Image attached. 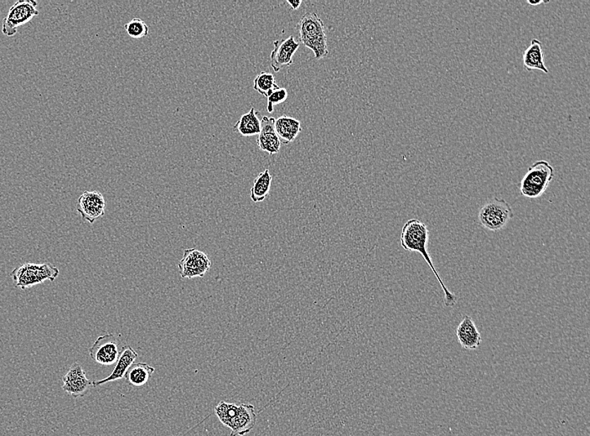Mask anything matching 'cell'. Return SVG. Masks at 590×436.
<instances>
[{"mask_svg": "<svg viewBox=\"0 0 590 436\" xmlns=\"http://www.w3.org/2000/svg\"><path fill=\"white\" fill-rule=\"evenodd\" d=\"M428 240L429 230L424 222L418 219H410L402 226L400 238L402 247L406 251L419 253L422 255L424 260L427 262L429 268L433 271V274L435 275L442 292L445 293L444 303L445 306L453 307L457 303L458 298L445 286L435 265H433L431 256L428 253Z\"/></svg>", "mask_w": 590, "mask_h": 436, "instance_id": "obj_1", "label": "cell"}, {"mask_svg": "<svg viewBox=\"0 0 590 436\" xmlns=\"http://www.w3.org/2000/svg\"><path fill=\"white\" fill-rule=\"evenodd\" d=\"M215 413L223 425L231 430V436H243L251 431L257 422L253 404L221 401L215 407Z\"/></svg>", "mask_w": 590, "mask_h": 436, "instance_id": "obj_2", "label": "cell"}, {"mask_svg": "<svg viewBox=\"0 0 590 436\" xmlns=\"http://www.w3.org/2000/svg\"><path fill=\"white\" fill-rule=\"evenodd\" d=\"M299 41L314 52L317 60L329 54L327 35L323 20L315 13L308 12L297 24Z\"/></svg>", "mask_w": 590, "mask_h": 436, "instance_id": "obj_3", "label": "cell"}, {"mask_svg": "<svg viewBox=\"0 0 590 436\" xmlns=\"http://www.w3.org/2000/svg\"><path fill=\"white\" fill-rule=\"evenodd\" d=\"M59 274L60 270L50 262H44V264L27 262V264L17 267L10 275L16 287L25 290V289L42 284L47 280L53 282Z\"/></svg>", "mask_w": 590, "mask_h": 436, "instance_id": "obj_4", "label": "cell"}, {"mask_svg": "<svg viewBox=\"0 0 590 436\" xmlns=\"http://www.w3.org/2000/svg\"><path fill=\"white\" fill-rule=\"evenodd\" d=\"M554 178V169L547 160L531 164L522 177L520 190L523 197L536 199L543 195Z\"/></svg>", "mask_w": 590, "mask_h": 436, "instance_id": "obj_5", "label": "cell"}, {"mask_svg": "<svg viewBox=\"0 0 590 436\" xmlns=\"http://www.w3.org/2000/svg\"><path fill=\"white\" fill-rule=\"evenodd\" d=\"M514 212L506 200L494 198L483 205L478 213L479 224L487 230L498 232L506 228Z\"/></svg>", "mask_w": 590, "mask_h": 436, "instance_id": "obj_6", "label": "cell"}, {"mask_svg": "<svg viewBox=\"0 0 590 436\" xmlns=\"http://www.w3.org/2000/svg\"><path fill=\"white\" fill-rule=\"evenodd\" d=\"M38 2L35 0H19L13 4L8 14L4 18L2 33L8 37H13L18 29L39 16Z\"/></svg>", "mask_w": 590, "mask_h": 436, "instance_id": "obj_7", "label": "cell"}, {"mask_svg": "<svg viewBox=\"0 0 590 436\" xmlns=\"http://www.w3.org/2000/svg\"><path fill=\"white\" fill-rule=\"evenodd\" d=\"M211 266L212 262L205 253L196 248H187L178 268L182 279H194L204 277Z\"/></svg>", "mask_w": 590, "mask_h": 436, "instance_id": "obj_8", "label": "cell"}, {"mask_svg": "<svg viewBox=\"0 0 590 436\" xmlns=\"http://www.w3.org/2000/svg\"><path fill=\"white\" fill-rule=\"evenodd\" d=\"M119 344L117 337L112 333H107L97 338L88 349V353L94 362L104 366H110L117 362L119 358Z\"/></svg>", "mask_w": 590, "mask_h": 436, "instance_id": "obj_9", "label": "cell"}, {"mask_svg": "<svg viewBox=\"0 0 590 436\" xmlns=\"http://www.w3.org/2000/svg\"><path fill=\"white\" fill-rule=\"evenodd\" d=\"M106 202L104 195L100 191H84L80 195L77 205V211L83 220L94 224L98 218L104 216Z\"/></svg>", "mask_w": 590, "mask_h": 436, "instance_id": "obj_10", "label": "cell"}, {"mask_svg": "<svg viewBox=\"0 0 590 436\" xmlns=\"http://www.w3.org/2000/svg\"><path fill=\"white\" fill-rule=\"evenodd\" d=\"M62 389L75 399L83 397L93 387V382L87 377L86 373L78 363H74L62 377Z\"/></svg>", "mask_w": 590, "mask_h": 436, "instance_id": "obj_11", "label": "cell"}, {"mask_svg": "<svg viewBox=\"0 0 590 436\" xmlns=\"http://www.w3.org/2000/svg\"><path fill=\"white\" fill-rule=\"evenodd\" d=\"M299 48V42L295 41L293 35L286 39L278 40L274 42V50L270 55L271 66L275 73L284 66L293 64V57Z\"/></svg>", "mask_w": 590, "mask_h": 436, "instance_id": "obj_12", "label": "cell"}, {"mask_svg": "<svg viewBox=\"0 0 590 436\" xmlns=\"http://www.w3.org/2000/svg\"><path fill=\"white\" fill-rule=\"evenodd\" d=\"M275 121L274 118L263 117L261 131L257 140L259 150L270 155L278 154L281 148V142L275 131Z\"/></svg>", "mask_w": 590, "mask_h": 436, "instance_id": "obj_13", "label": "cell"}, {"mask_svg": "<svg viewBox=\"0 0 590 436\" xmlns=\"http://www.w3.org/2000/svg\"><path fill=\"white\" fill-rule=\"evenodd\" d=\"M459 344L466 350H476L480 348L482 342V337L476 327L475 322L469 315H464L456 329Z\"/></svg>", "mask_w": 590, "mask_h": 436, "instance_id": "obj_14", "label": "cell"}, {"mask_svg": "<svg viewBox=\"0 0 590 436\" xmlns=\"http://www.w3.org/2000/svg\"><path fill=\"white\" fill-rule=\"evenodd\" d=\"M137 358V351L134 350L131 346H124L119 353V358L117 362H116V366L113 373H112L109 377L104 378V380L92 381L93 387H97L107 384V382L122 380V378L125 376V373L128 371V369L131 368V365L134 363V361H136Z\"/></svg>", "mask_w": 590, "mask_h": 436, "instance_id": "obj_15", "label": "cell"}, {"mask_svg": "<svg viewBox=\"0 0 590 436\" xmlns=\"http://www.w3.org/2000/svg\"><path fill=\"white\" fill-rule=\"evenodd\" d=\"M522 60L527 71L538 70L543 73H549L545 65L543 44L538 39L531 40L530 46L523 53Z\"/></svg>", "mask_w": 590, "mask_h": 436, "instance_id": "obj_16", "label": "cell"}, {"mask_svg": "<svg viewBox=\"0 0 590 436\" xmlns=\"http://www.w3.org/2000/svg\"><path fill=\"white\" fill-rule=\"evenodd\" d=\"M275 128L278 135L281 144L288 145L291 143L299 133L302 131L301 123L299 120L289 117L281 116L275 121Z\"/></svg>", "mask_w": 590, "mask_h": 436, "instance_id": "obj_17", "label": "cell"}, {"mask_svg": "<svg viewBox=\"0 0 590 436\" xmlns=\"http://www.w3.org/2000/svg\"><path fill=\"white\" fill-rule=\"evenodd\" d=\"M155 369L145 363H133L125 373V380L133 387H142L148 384Z\"/></svg>", "mask_w": 590, "mask_h": 436, "instance_id": "obj_18", "label": "cell"}, {"mask_svg": "<svg viewBox=\"0 0 590 436\" xmlns=\"http://www.w3.org/2000/svg\"><path fill=\"white\" fill-rule=\"evenodd\" d=\"M258 112L254 108L240 118L234 127V131L243 136L259 135L261 131V120L258 117Z\"/></svg>", "mask_w": 590, "mask_h": 436, "instance_id": "obj_19", "label": "cell"}, {"mask_svg": "<svg viewBox=\"0 0 590 436\" xmlns=\"http://www.w3.org/2000/svg\"><path fill=\"white\" fill-rule=\"evenodd\" d=\"M272 181V176L270 170L266 169L259 174L253 181V185L250 190V198L255 203L265 201L270 193Z\"/></svg>", "mask_w": 590, "mask_h": 436, "instance_id": "obj_20", "label": "cell"}, {"mask_svg": "<svg viewBox=\"0 0 590 436\" xmlns=\"http://www.w3.org/2000/svg\"><path fill=\"white\" fill-rule=\"evenodd\" d=\"M253 88L260 95L267 97L279 87L275 82L274 75L270 73L262 72L255 78Z\"/></svg>", "mask_w": 590, "mask_h": 436, "instance_id": "obj_21", "label": "cell"}, {"mask_svg": "<svg viewBox=\"0 0 590 436\" xmlns=\"http://www.w3.org/2000/svg\"><path fill=\"white\" fill-rule=\"evenodd\" d=\"M124 29L129 37L133 39L144 38L149 34V26L144 20L138 19V18H134V19L128 22L124 25Z\"/></svg>", "mask_w": 590, "mask_h": 436, "instance_id": "obj_22", "label": "cell"}, {"mask_svg": "<svg viewBox=\"0 0 590 436\" xmlns=\"http://www.w3.org/2000/svg\"><path fill=\"white\" fill-rule=\"evenodd\" d=\"M288 92L286 90L285 88H279L277 89L276 91L271 93L270 96L267 97V111L268 113L272 114L274 112V108L275 105H278L280 104H283L284 102L287 100L288 99Z\"/></svg>", "mask_w": 590, "mask_h": 436, "instance_id": "obj_23", "label": "cell"}, {"mask_svg": "<svg viewBox=\"0 0 590 436\" xmlns=\"http://www.w3.org/2000/svg\"><path fill=\"white\" fill-rule=\"evenodd\" d=\"M287 3L289 4L290 7H291V10L295 11L301 6L303 2L301 0H299V1H289V0H288Z\"/></svg>", "mask_w": 590, "mask_h": 436, "instance_id": "obj_24", "label": "cell"}, {"mask_svg": "<svg viewBox=\"0 0 590 436\" xmlns=\"http://www.w3.org/2000/svg\"><path fill=\"white\" fill-rule=\"evenodd\" d=\"M526 3L530 4V6H540V4H548V2H545V1H538V2H536H536L527 1Z\"/></svg>", "mask_w": 590, "mask_h": 436, "instance_id": "obj_25", "label": "cell"}]
</instances>
